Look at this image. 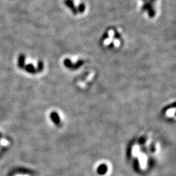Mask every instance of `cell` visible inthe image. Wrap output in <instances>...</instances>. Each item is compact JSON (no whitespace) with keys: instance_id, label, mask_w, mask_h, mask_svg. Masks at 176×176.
Segmentation results:
<instances>
[{"instance_id":"obj_2","label":"cell","mask_w":176,"mask_h":176,"mask_svg":"<svg viewBox=\"0 0 176 176\" xmlns=\"http://www.w3.org/2000/svg\"><path fill=\"white\" fill-rule=\"evenodd\" d=\"M26 70L28 71H30V72H33V69L32 67V66L31 65H28L26 67Z\"/></svg>"},{"instance_id":"obj_1","label":"cell","mask_w":176,"mask_h":176,"mask_svg":"<svg viewBox=\"0 0 176 176\" xmlns=\"http://www.w3.org/2000/svg\"><path fill=\"white\" fill-rule=\"evenodd\" d=\"M24 57L23 55H21V56L19 57V61H18V64L20 67H22L23 65H24Z\"/></svg>"}]
</instances>
